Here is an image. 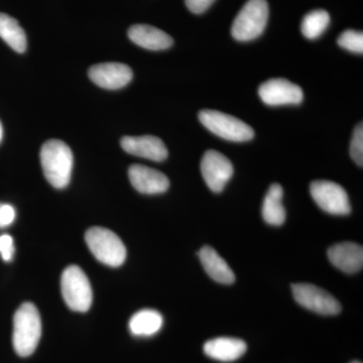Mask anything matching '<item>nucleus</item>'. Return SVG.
Returning a JSON list of instances; mask_svg holds the SVG:
<instances>
[{
	"mask_svg": "<svg viewBox=\"0 0 363 363\" xmlns=\"http://www.w3.org/2000/svg\"><path fill=\"white\" fill-rule=\"evenodd\" d=\"M329 23H330L329 13L323 9H317L306 14L301 25V30L307 39L315 40L326 30Z\"/></svg>",
	"mask_w": 363,
	"mask_h": 363,
	"instance_id": "nucleus-21",
	"label": "nucleus"
},
{
	"mask_svg": "<svg viewBox=\"0 0 363 363\" xmlns=\"http://www.w3.org/2000/svg\"><path fill=\"white\" fill-rule=\"evenodd\" d=\"M247 350V343L241 339L219 337L207 341L204 352L207 357L218 362H231L238 360Z\"/></svg>",
	"mask_w": 363,
	"mask_h": 363,
	"instance_id": "nucleus-16",
	"label": "nucleus"
},
{
	"mask_svg": "<svg viewBox=\"0 0 363 363\" xmlns=\"http://www.w3.org/2000/svg\"><path fill=\"white\" fill-rule=\"evenodd\" d=\"M164 319L161 313L152 309L140 310L130 320V330L135 336H152L161 330Z\"/></svg>",
	"mask_w": 363,
	"mask_h": 363,
	"instance_id": "nucleus-19",
	"label": "nucleus"
},
{
	"mask_svg": "<svg viewBox=\"0 0 363 363\" xmlns=\"http://www.w3.org/2000/svg\"><path fill=\"white\" fill-rule=\"evenodd\" d=\"M199 121L208 130L230 142H248L255 138L252 126L223 112L205 109L199 112Z\"/></svg>",
	"mask_w": 363,
	"mask_h": 363,
	"instance_id": "nucleus-5",
	"label": "nucleus"
},
{
	"mask_svg": "<svg viewBox=\"0 0 363 363\" xmlns=\"http://www.w3.org/2000/svg\"><path fill=\"white\" fill-rule=\"evenodd\" d=\"M260 99L269 106L297 105L304 99L302 88L286 79H271L259 88Z\"/></svg>",
	"mask_w": 363,
	"mask_h": 363,
	"instance_id": "nucleus-10",
	"label": "nucleus"
},
{
	"mask_svg": "<svg viewBox=\"0 0 363 363\" xmlns=\"http://www.w3.org/2000/svg\"><path fill=\"white\" fill-rule=\"evenodd\" d=\"M338 45L348 51L362 54L363 52V33L357 30H347L339 35Z\"/></svg>",
	"mask_w": 363,
	"mask_h": 363,
	"instance_id": "nucleus-22",
	"label": "nucleus"
},
{
	"mask_svg": "<svg viewBox=\"0 0 363 363\" xmlns=\"http://www.w3.org/2000/svg\"><path fill=\"white\" fill-rule=\"evenodd\" d=\"M350 156L359 167L363 166V125L358 124L353 131L350 143Z\"/></svg>",
	"mask_w": 363,
	"mask_h": 363,
	"instance_id": "nucleus-23",
	"label": "nucleus"
},
{
	"mask_svg": "<svg viewBox=\"0 0 363 363\" xmlns=\"http://www.w3.org/2000/svg\"><path fill=\"white\" fill-rule=\"evenodd\" d=\"M292 292L296 302L317 314L332 316L341 312L340 303L327 291L311 284H294Z\"/></svg>",
	"mask_w": 363,
	"mask_h": 363,
	"instance_id": "nucleus-7",
	"label": "nucleus"
},
{
	"mask_svg": "<svg viewBox=\"0 0 363 363\" xmlns=\"http://www.w3.org/2000/svg\"><path fill=\"white\" fill-rule=\"evenodd\" d=\"M198 255H199L203 269L210 278L223 285H231L235 281V274L233 269L214 248L202 247Z\"/></svg>",
	"mask_w": 363,
	"mask_h": 363,
	"instance_id": "nucleus-17",
	"label": "nucleus"
},
{
	"mask_svg": "<svg viewBox=\"0 0 363 363\" xmlns=\"http://www.w3.org/2000/svg\"><path fill=\"white\" fill-rule=\"evenodd\" d=\"M0 38L6 43L13 51L25 52L26 50V35L16 18L6 13H0Z\"/></svg>",
	"mask_w": 363,
	"mask_h": 363,
	"instance_id": "nucleus-20",
	"label": "nucleus"
},
{
	"mask_svg": "<svg viewBox=\"0 0 363 363\" xmlns=\"http://www.w3.org/2000/svg\"><path fill=\"white\" fill-rule=\"evenodd\" d=\"M215 0H185L186 6L191 13L200 14L206 11Z\"/></svg>",
	"mask_w": 363,
	"mask_h": 363,
	"instance_id": "nucleus-26",
	"label": "nucleus"
},
{
	"mask_svg": "<svg viewBox=\"0 0 363 363\" xmlns=\"http://www.w3.org/2000/svg\"><path fill=\"white\" fill-rule=\"evenodd\" d=\"M88 75L93 83L108 90L121 89L133 80V70L121 63H101L91 67Z\"/></svg>",
	"mask_w": 363,
	"mask_h": 363,
	"instance_id": "nucleus-11",
	"label": "nucleus"
},
{
	"mask_svg": "<svg viewBox=\"0 0 363 363\" xmlns=\"http://www.w3.org/2000/svg\"><path fill=\"white\" fill-rule=\"evenodd\" d=\"M310 193L318 206L332 215H348L351 212L350 197L343 187L330 181H315Z\"/></svg>",
	"mask_w": 363,
	"mask_h": 363,
	"instance_id": "nucleus-8",
	"label": "nucleus"
},
{
	"mask_svg": "<svg viewBox=\"0 0 363 363\" xmlns=\"http://www.w3.org/2000/svg\"><path fill=\"white\" fill-rule=\"evenodd\" d=\"M85 240L92 255L105 266L121 267L125 262L126 248L121 238L109 229L92 227L86 233Z\"/></svg>",
	"mask_w": 363,
	"mask_h": 363,
	"instance_id": "nucleus-3",
	"label": "nucleus"
},
{
	"mask_svg": "<svg viewBox=\"0 0 363 363\" xmlns=\"http://www.w3.org/2000/svg\"><path fill=\"white\" fill-rule=\"evenodd\" d=\"M40 164L48 182L56 189L69 185L73 171V152L68 145L59 140H50L40 149Z\"/></svg>",
	"mask_w": 363,
	"mask_h": 363,
	"instance_id": "nucleus-1",
	"label": "nucleus"
},
{
	"mask_svg": "<svg viewBox=\"0 0 363 363\" xmlns=\"http://www.w3.org/2000/svg\"><path fill=\"white\" fill-rule=\"evenodd\" d=\"M14 248L13 240L9 234H2L0 236V255L4 262H9L13 259Z\"/></svg>",
	"mask_w": 363,
	"mask_h": 363,
	"instance_id": "nucleus-24",
	"label": "nucleus"
},
{
	"mask_svg": "<svg viewBox=\"0 0 363 363\" xmlns=\"http://www.w3.org/2000/svg\"><path fill=\"white\" fill-rule=\"evenodd\" d=\"M16 219V210L11 204L0 203V228L11 225Z\"/></svg>",
	"mask_w": 363,
	"mask_h": 363,
	"instance_id": "nucleus-25",
	"label": "nucleus"
},
{
	"mask_svg": "<svg viewBox=\"0 0 363 363\" xmlns=\"http://www.w3.org/2000/svg\"><path fill=\"white\" fill-rule=\"evenodd\" d=\"M351 363H362V362H351Z\"/></svg>",
	"mask_w": 363,
	"mask_h": 363,
	"instance_id": "nucleus-28",
	"label": "nucleus"
},
{
	"mask_svg": "<svg viewBox=\"0 0 363 363\" xmlns=\"http://www.w3.org/2000/svg\"><path fill=\"white\" fill-rule=\"evenodd\" d=\"M201 173L210 190L220 193L233 175V166L221 152L210 150L202 157Z\"/></svg>",
	"mask_w": 363,
	"mask_h": 363,
	"instance_id": "nucleus-9",
	"label": "nucleus"
},
{
	"mask_svg": "<svg viewBox=\"0 0 363 363\" xmlns=\"http://www.w3.org/2000/svg\"><path fill=\"white\" fill-rule=\"evenodd\" d=\"M121 147L131 156L143 157L154 162H162L168 157V150L161 138L154 135L124 136Z\"/></svg>",
	"mask_w": 363,
	"mask_h": 363,
	"instance_id": "nucleus-13",
	"label": "nucleus"
},
{
	"mask_svg": "<svg viewBox=\"0 0 363 363\" xmlns=\"http://www.w3.org/2000/svg\"><path fill=\"white\" fill-rule=\"evenodd\" d=\"M42 336V321L37 307L25 303L13 317V344L14 350L21 357L32 355L39 345Z\"/></svg>",
	"mask_w": 363,
	"mask_h": 363,
	"instance_id": "nucleus-2",
	"label": "nucleus"
},
{
	"mask_svg": "<svg viewBox=\"0 0 363 363\" xmlns=\"http://www.w3.org/2000/svg\"><path fill=\"white\" fill-rule=\"evenodd\" d=\"M61 290L64 301L71 310L87 312L92 305L93 293L89 279L78 266L67 267L62 274Z\"/></svg>",
	"mask_w": 363,
	"mask_h": 363,
	"instance_id": "nucleus-6",
	"label": "nucleus"
},
{
	"mask_svg": "<svg viewBox=\"0 0 363 363\" xmlns=\"http://www.w3.org/2000/svg\"><path fill=\"white\" fill-rule=\"evenodd\" d=\"M328 259L340 271L355 274L362 269L363 248L354 242L337 243L329 248Z\"/></svg>",
	"mask_w": 363,
	"mask_h": 363,
	"instance_id": "nucleus-14",
	"label": "nucleus"
},
{
	"mask_svg": "<svg viewBox=\"0 0 363 363\" xmlns=\"http://www.w3.org/2000/svg\"><path fill=\"white\" fill-rule=\"evenodd\" d=\"M131 42L150 51H162L174 44L173 38L164 30L149 25L130 26L128 32Z\"/></svg>",
	"mask_w": 363,
	"mask_h": 363,
	"instance_id": "nucleus-15",
	"label": "nucleus"
},
{
	"mask_svg": "<svg viewBox=\"0 0 363 363\" xmlns=\"http://www.w3.org/2000/svg\"><path fill=\"white\" fill-rule=\"evenodd\" d=\"M269 20L267 0H248L231 26V35L236 40L248 42L259 38Z\"/></svg>",
	"mask_w": 363,
	"mask_h": 363,
	"instance_id": "nucleus-4",
	"label": "nucleus"
},
{
	"mask_svg": "<svg viewBox=\"0 0 363 363\" xmlns=\"http://www.w3.org/2000/svg\"><path fill=\"white\" fill-rule=\"evenodd\" d=\"M284 191L279 184H272L267 190L262 204V218L269 225H283L286 221V210L283 205Z\"/></svg>",
	"mask_w": 363,
	"mask_h": 363,
	"instance_id": "nucleus-18",
	"label": "nucleus"
},
{
	"mask_svg": "<svg viewBox=\"0 0 363 363\" xmlns=\"http://www.w3.org/2000/svg\"><path fill=\"white\" fill-rule=\"evenodd\" d=\"M128 178L133 187L142 194H162L169 187L168 177L143 164H133L128 169Z\"/></svg>",
	"mask_w": 363,
	"mask_h": 363,
	"instance_id": "nucleus-12",
	"label": "nucleus"
},
{
	"mask_svg": "<svg viewBox=\"0 0 363 363\" xmlns=\"http://www.w3.org/2000/svg\"><path fill=\"white\" fill-rule=\"evenodd\" d=\"M2 136H4V128H2V124L0 123V142L2 140Z\"/></svg>",
	"mask_w": 363,
	"mask_h": 363,
	"instance_id": "nucleus-27",
	"label": "nucleus"
}]
</instances>
